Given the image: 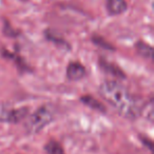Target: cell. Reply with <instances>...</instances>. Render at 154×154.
<instances>
[{
    "label": "cell",
    "instance_id": "7c38bea8",
    "mask_svg": "<svg viewBox=\"0 0 154 154\" xmlns=\"http://www.w3.org/2000/svg\"><path fill=\"white\" fill-rule=\"evenodd\" d=\"M45 37H47L49 40H51L52 42L56 43V45H61V47H66V49H70V45H68V42H66V40H63L62 38H60V37H56L55 34H53V33H50V32H45Z\"/></svg>",
    "mask_w": 154,
    "mask_h": 154
},
{
    "label": "cell",
    "instance_id": "52a82bcc",
    "mask_svg": "<svg viewBox=\"0 0 154 154\" xmlns=\"http://www.w3.org/2000/svg\"><path fill=\"white\" fill-rule=\"evenodd\" d=\"M0 54L5 58V59H10V60H13L14 62L16 63L17 68L19 69L21 72H28V71H31V69L29 68V66L26 63L23 59L20 57L18 54H14V53H11V52L7 51L5 49H0Z\"/></svg>",
    "mask_w": 154,
    "mask_h": 154
},
{
    "label": "cell",
    "instance_id": "ba28073f",
    "mask_svg": "<svg viewBox=\"0 0 154 154\" xmlns=\"http://www.w3.org/2000/svg\"><path fill=\"white\" fill-rule=\"evenodd\" d=\"M80 101H82L84 105H86L87 107L91 108L92 110H95V111H98L100 113H106L107 110H106V107L103 106V103H100L99 100H97L96 98H94L91 95H84V96L80 97Z\"/></svg>",
    "mask_w": 154,
    "mask_h": 154
},
{
    "label": "cell",
    "instance_id": "4fadbf2b",
    "mask_svg": "<svg viewBox=\"0 0 154 154\" xmlns=\"http://www.w3.org/2000/svg\"><path fill=\"white\" fill-rule=\"evenodd\" d=\"M146 114V117L152 122L153 120V100H150L148 103H145L143 108V111H141V114Z\"/></svg>",
    "mask_w": 154,
    "mask_h": 154
},
{
    "label": "cell",
    "instance_id": "8992f818",
    "mask_svg": "<svg viewBox=\"0 0 154 154\" xmlns=\"http://www.w3.org/2000/svg\"><path fill=\"white\" fill-rule=\"evenodd\" d=\"M99 66H100L101 70H103L106 73L114 75L115 77L122 78V79L126 78V75H125L124 71H122V69H119V66H116L115 63H112V62L108 61L105 58H100V59H99Z\"/></svg>",
    "mask_w": 154,
    "mask_h": 154
},
{
    "label": "cell",
    "instance_id": "9c48e42d",
    "mask_svg": "<svg viewBox=\"0 0 154 154\" xmlns=\"http://www.w3.org/2000/svg\"><path fill=\"white\" fill-rule=\"evenodd\" d=\"M135 49H136V52L138 53V55H140L145 59H153V48L150 45L143 42V40H139L135 43Z\"/></svg>",
    "mask_w": 154,
    "mask_h": 154
},
{
    "label": "cell",
    "instance_id": "5bb4252c",
    "mask_svg": "<svg viewBox=\"0 0 154 154\" xmlns=\"http://www.w3.org/2000/svg\"><path fill=\"white\" fill-rule=\"evenodd\" d=\"M2 32H3V34L8 37H16V36H18V34H19L17 31H15L13 28H12V26L5 19V26H3Z\"/></svg>",
    "mask_w": 154,
    "mask_h": 154
},
{
    "label": "cell",
    "instance_id": "5b68a950",
    "mask_svg": "<svg viewBox=\"0 0 154 154\" xmlns=\"http://www.w3.org/2000/svg\"><path fill=\"white\" fill-rule=\"evenodd\" d=\"M128 10L126 0H107V11L111 16L124 14Z\"/></svg>",
    "mask_w": 154,
    "mask_h": 154
},
{
    "label": "cell",
    "instance_id": "9a60e30c",
    "mask_svg": "<svg viewBox=\"0 0 154 154\" xmlns=\"http://www.w3.org/2000/svg\"><path fill=\"white\" fill-rule=\"evenodd\" d=\"M21 1H29V0H21Z\"/></svg>",
    "mask_w": 154,
    "mask_h": 154
},
{
    "label": "cell",
    "instance_id": "3957f363",
    "mask_svg": "<svg viewBox=\"0 0 154 154\" xmlns=\"http://www.w3.org/2000/svg\"><path fill=\"white\" fill-rule=\"evenodd\" d=\"M29 115V108H13L5 103H0V122L18 124Z\"/></svg>",
    "mask_w": 154,
    "mask_h": 154
},
{
    "label": "cell",
    "instance_id": "6da1fadb",
    "mask_svg": "<svg viewBox=\"0 0 154 154\" xmlns=\"http://www.w3.org/2000/svg\"><path fill=\"white\" fill-rule=\"evenodd\" d=\"M100 96L127 119H136L141 115L145 103L140 98L131 94L129 90L115 80H105L98 88Z\"/></svg>",
    "mask_w": 154,
    "mask_h": 154
},
{
    "label": "cell",
    "instance_id": "8fae6325",
    "mask_svg": "<svg viewBox=\"0 0 154 154\" xmlns=\"http://www.w3.org/2000/svg\"><path fill=\"white\" fill-rule=\"evenodd\" d=\"M92 42L94 43V45H96L97 47L103 48V49L109 50V51H115V48H114L111 43H109L103 37L99 36V35H97V34H94L92 36Z\"/></svg>",
    "mask_w": 154,
    "mask_h": 154
},
{
    "label": "cell",
    "instance_id": "30bf717a",
    "mask_svg": "<svg viewBox=\"0 0 154 154\" xmlns=\"http://www.w3.org/2000/svg\"><path fill=\"white\" fill-rule=\"evenodd\" d=\"M45 150L48 154H66L62 146L57 140H54V139L48 141L47 145L45 146Z\"/></svg>",
    "mask_w": 154,
    "mask_h": 154
},
{
    "label": "cell",
    "instance_id": "7a4b0ae2",
    "mask_svg": "<svg viewBox=\"0 0 154 154\" xmlns=\"http://www.w3.org/2000/svg\"><path fill=\"white\" fill-rule=\"evenodd\" d=\"M56 116V110L51 105H43L39 107L33 114L28 117L26 129L31 134H36L50 125Z\"/></svg>",
    "mask_w": 154,
    "mask_h": 154
},
{
    "label": "cell",
    "instance_id": "277c9868",
    "mask_svg": "<svg viewBox=\"0 0 154 154\" xmlns=\"http://www.w3.org/2000/svg\"><path fill=\"white\" fill-rule=\"evenodd\" d=\"M87 75V70L82 63L72 61L66 66V77L71 82H78Z\"/></svg>",
    "mask_w": 154,
    "mask_h": 154
}]
</instances>
